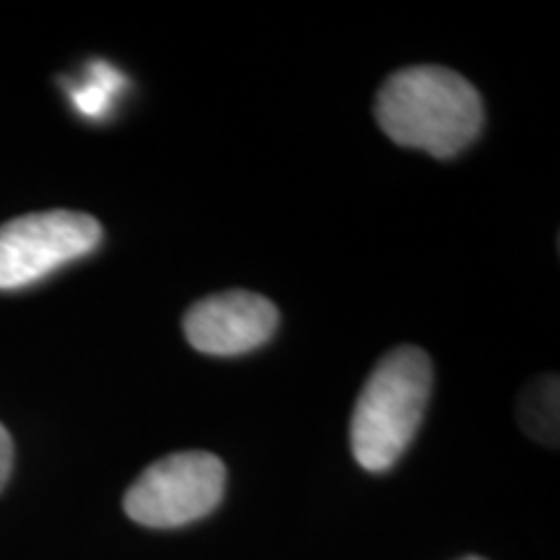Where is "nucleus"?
<instances>
[{"instance_id":"9","label":"nucleus","mask_w":560,"mask_h":560,"mask_svg":"<svg viewBox=\"0 0 560 560\" xmlns=\"http://www.w3.org/2000/svg\"><path fill=\"white\" fill-rule=\"evenodd\" d=\"M462 560H486V558H478V556H467V558H462Z\"/></svg>"},{"instance_id":"5","label":"nucleus","mask_w":560,"mask_h":560,"mask_svg":"<svg viewBox=\"0 0 560 560\" xmlns=\"http://www.w3.org/2000/svg\"><path fill=\"white\" fill-rule=\"evenodd\" d=\"M278 330L270 299L249 291H226L200 299L185 314V338L206 355H242L265 346Z\"/></svg>"},{"instance_id":"2","label":"nucleus","mask_w":560,"mask_h":560,"mask_svg":"<svg viewBox=\"0 0 560 560\" xmlns=\"http://www.w3.org/2000/svg\"><path fill=\"white\" fill-rule=\"evenodd\" d=\"M433 366L425 350L400 346L376 363L350 418V450L363 470L387 472L408 452L425 416Z\"/></svg>"},{"instance_id":"1","label":"nucleus","mask_w":560,"mask_h":560,"mask_svg":"<svg viewBox=\"0 0 560 560\" xmlns=\"http://www.w3.org/2000/svg\"><path fill=\"white\" fill-rule=\"evenodd\" d=\"M376 122L397 145L452 159L480 136L482 100L450 68L416 66L392 73L376 96Z\"/></svg>"},{"instance_id":"7","label":"nucleus","mask_w":560,"mask_h":560,"mask_svg":"<svg viewBox=\"0 0 560 560\" xmlns=\"http://www.w3.org/2000/svg\"><path fill=\"white\" fill-rule=\"evenodd\" d=\"M122 86V75L104 62H94L89 70V79L70 91L75 109L83 117H102L112 107V100Z\"/></svg>"},{"instance_id":"8","label":"nucleus","mask_w":560,"mask_h":560,"mask_svg":"<svg viewBox=\"0 0 560 560\" xmlns=\"http://www.w3.org/2000/svg\"><path fill=\"white\" fill-rule=\"evenodd\" d=\"M13 467V441L11 433L5 431V425L0 423V490L5 488V482L11 478Z\"/></svg>"},{"instance_id":"3","label":"nucleus","mask_w":560,"mask_h":560,"mask_svg":"<svg viewBox=\"0 0 560 560\" xmlns=\"http://www.w3.org/2000/svg\"><path fill=\"white\" fill-rule=\"evenodd\" d=\"M226 467L210 452H177L153 462L125 493V514L153 529L185 527L219 506Z\"/></svg>"},{"instance_id":"4","label":"nucleus","mask_w":560,"mask_h":560,"mask_svg":"<svg viewBox=\"0 0 560 560\" xmlns=\"http://www.w3.org/2000/svg\"><path fill=\"white\" fill-rule=\"evenodd\" d=\"M94 215L75 210L19 215L0 226V291H16L81 260L102 244Z\"/></svg>"},{"instance_id":"6","label":"nucleus","mask_w":560,"mask_h":560,"mask_svg":"<svg viewBox=\"0 0 560 560\" xmlns=\"http://www.w3.org/2000/svg\"><path fill=\"white\" fill-rule=\"evenodd\" d=\"M524 431L542 444H558V376H542L524 389L520 402Z\"/></svg>"}]
</instances>
